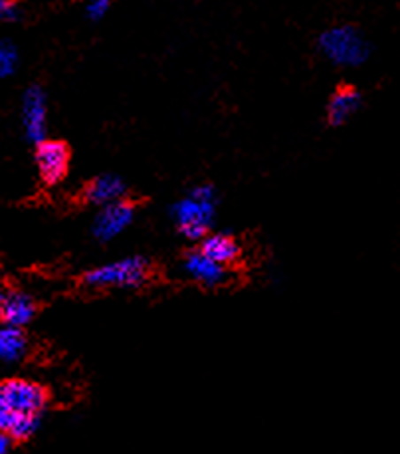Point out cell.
Returning <instances> with one entry per match:
<instances>
[{"mask_svg":"<svg viewBox=\"0 0 400 454\" xmlns=\"http://www.w3.org/2000/svg\"><path fill=\"white\" fill-rule=\"evenodd\" d=\"M361 94L353 86H341L335 94L331 96L327 104V121L333 128L347 123L351 117L359 112Z\"/></svg>","mask_w":400,"mask_h":454,"instance_id":"8fae6325","label":"cell"},{"mask_svg":"<svg viewBox=\"0 0 400 454\" xmlns=\"http://www.w3.org/2000/svg\"><path fill=\"white\" fill-rule=\"evenodd\" d=\"M38 314V306L32 296L19 288H4L0 294V319L4 325L27 327Z\"/></svg>","mask_w":400,"mask_h":454,"instance_id":"9c48e42d","label":"cell"},{"mask_svg":"<svg viewBox=\"0 0 400 454\" xmlns=\"http://www.w3.org/2000/svg\"><path fill=\"white\" fill-rule=\"evenodd\" d=\"M219 195L212 184L196 187L171 207V216L179 232L190 242H200L211 232L216 216Z\"/></svg>","mask_w":400,"mask_h":454,"instance_id":"7a4b0ae2","label":"cell"},{"mask_svg":"<svg viewBox=\"0 0 400 454\" xmlns=\"http://www.w3.org/2000/svg\"><path fill=\"white\" fill-rule=\"evenodd\" d=\"M135 215L137 207L133 200H115L112 205L97 208V215L94 223H91V234L99 242H112L129 229L133 221H135Z\"/></svg>","mask_w":400,"mask_h":454,"instance_id":"8992f818","label":"cell"},{"mask_svg":"<svg viewBox=\"0 0 400 454\" xmlns=\"http://www.w3.org/2000/svg\"><path fill=\"white\" fill-rule=\"evenodd\" d=\"M319 50L335 66H361L369 58V44L355 27H333L319 36Z\"/></svg>","mask_w":400,"mask_h":454,"instance_id":"277c9868","label":"cell"},{"mask_svg":"<svg viewBox=\"0 0 400 454\" xmlns=\"http://www.w3.org/2000/svg\"><path fill=\"white\" fill-rule=\"evenodd\" d=\"M0 14H3V20H6V22H14L16 19H19L14 0H0Z\"/></svg>","mask_w":400,"mask_h":454,"instance_id":"2e32d148","label":"cell"},{"mask_svg":"<svg viewBox=\"0 0 400 454\" xmlns=\"http://www.w3.org/2000/svg\"><path fill=\"white\" fill-rule=\"evenodd\" d=\"M149 278V262L143 256H127L102 264L81 276V284L89 290H133Z\"/></svg>","mask_w":400,"mask_h":454,"instance_id":"3957f363","label":"cell"},{"mask_svg":"<svg viewBox=\"0 0 400 454\" xmlns=\"http://www.w3.org/2000/svg\"><path fill=\"white\" fill-rule=\"evenodd\" d=\"M198 248L203 250L206 256H211L212 260H216V262H220L228 268L235 266L242 254V248L236 242V239H232L230 234H224V232H208L206 237L200 240Z\"/></svg>","mask_w":400,"mask_h":454,"instance_id":"7c38bea8","label":"cell"},{"mask_svg":"<svg viewBox=\"0 0 400 454\" xmlns=\"http://www.w3.org/2000/svg\"><path fill=\"white\" fill-rule=\"evenodd\" d=\"M110 4H112V0H88L86 12L91 20H99V19H104V14L107 12Z\"/></svg>","mask_w":400,"mask_h":454,"instance_id":"9a60e30c","label":"cell"},{"mask_svg":"<svg viewBox=\"0 0 400 454\" xmlns=\"http://www.w3.org/2000/svg\"><path fill=\"white\" fill-rule=\"evenodd\" d=\"M48 409V391L28 380H6L0 385V431L22 444L35 439Z\"/></svg>","mask_w":400,"mask_h":454,"instance_id":"6da1fadb","label":"cell"},{"mask_svg":"<svg viewBox=\"0 0 400 454\" xmlns=\"http://www.w3.org/2000/svg\"><path fill=\"white\" fill-rule=\"evenodd\" d=\"M22 129L24 139L30 145H38L44 139H48V102L46 94L40 86H30L22 96Z\"/></svg>","mask_w":400,"mask_h":454,"instance_id":"52a82bcc","label":"cell"},{"mask_svg":"<svg viewBox=\"0 0 400 454\" xmlns=\"http://www.w3.org/2000/svg\"><path fill=\"white\" fill-rule=\"evenodd\" d=\"M16 66H19V52H16L12 42L6 40L3 42V46H0V74H3V78L12 75Z\"/></svg>","mask_w":400,"mask_h":454,"instance_id":"5bb4252c","label":"cell"},{"mask_svg":"<svg viewBox=\"0 0 400 454\" xmlns=\"http://www.w3.org/2000/svg\"><path fill=\"white\" fill-rule=\"evenodd\" d=\"M125 192H127V189H125V183L121 176L113 173H104V175H97L96 179H91L86 184L81 197L86 205L102 208L105 205L115 203V200L125 199Z\"/></svg>","mask_w":400,"mask_h":454,"instance_id":"30bf717a","label":"cell"},{"mask_svg":"<svg viewBox=\"0 0 400 454\" xmlns=\"http://www.w3.org/2000/svg\"><path fill=\"white\" fill-rule=\"evenodd\" d=\"M36 169L46 187H56L70 173L72 153L68 143L60 139H44L36 145Z\"/></svg>","mask_w":400,"mask_h":454,"instance_id":"5b68a950","label":"cell"},{"mask_svg":"<svg viewBox=\"0 0 400 454\" xmlns=\"http://www.w3.org/2000/svg\"><path fill=\"white\" fill-rule=\"evenodd\" d=\"M28 340L24 327L3 325L0 330V359L4 365H16L27 357Z\"/></svg>","mask_w":400,"mask_h":454,"instance_id":"4fadbf2b","label":"cell"},{"mask_svg":"<svg viewBox=\"0 0 400 454\" xmlns=\"http://www.w3.org/2000/svg\"><path fill=\"white\" fill-rule=\"evenodd\" d=\"M16 442L11 434H6V433H3L0 434V454H8V452H12V449L16 447Z\"/></svg>","mask_w":400,"mask_h":454,"instance_id":"e0dca14e","label":"cell"},{"mask_svg":"<svg viewBox=\"0 0 400 454\" xmlns=\"http://www.w3.org/2000/svg\"><path fill=\"white\" fill-rule=\"evenodd\" d=\"M182 272L188 280L204 286V288H219L228 280V266L216 262L200 248L188 252L182 260Z\"/></svg>","mask_w":400,"mask_h":454,"instance_id":"ba28073f","label":"cell"}]
</instances>
